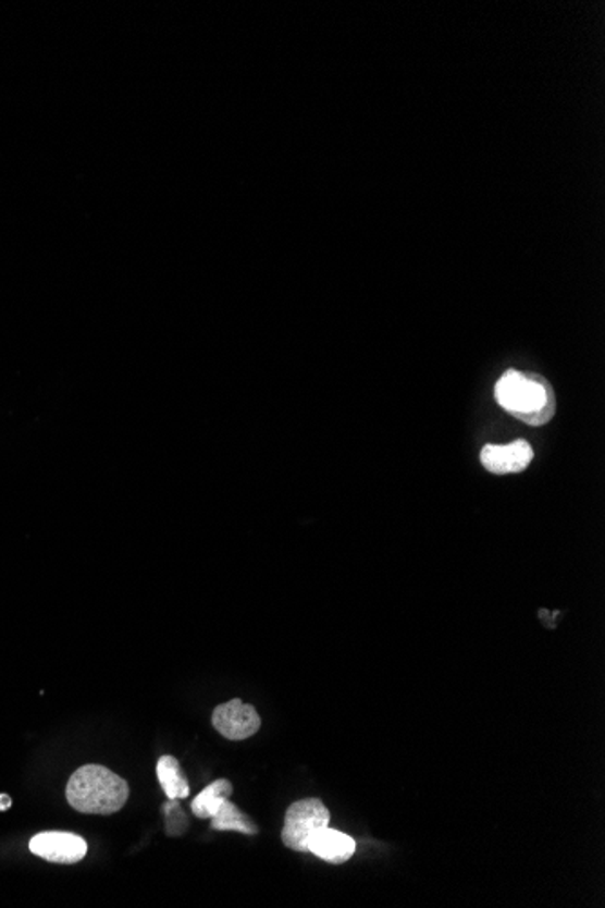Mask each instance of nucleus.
<instances>
[{
	"instance_id": "1",
	"label": "nucleus",
	"mask_w": 605,
	"mask_h": 908,
	"mask_svg": "<svg viewBox=\"0 0 605 908\" xmlns=\"http://www.w3.org/2000/svg\"><path fill=\"white\" fill-rule=\"evenodd\" d=\"M65 798L82 814L109 817L129 800V785L102 765H84L71 776Z\"/></svg>"
},
{
	"instance_id": "2",
	"label": "nucleus",
	"mask_w": 605,
	"mask_h": 908,
	"mask_svg": "<svg viewBox=\"0 0 605 908\" xmlns=\"http://www.w3.org/2000/svg\"><path fill=\"white\" fill-rule=\"evenodd\" d=\"M495 400L504 410L531 427H542L555 416L552 384L536 376L508 370L495 384Z\"/></svg>"
},
{
	"instance_id": "3",
	"label": "nucleus",
	"mask_w": 605,
	"mask_h": 908,
	"mask_svg": "<svg viewBox=\"0 0 605 908\" xmlns=\"http://www.w3.org/2000/svg\"><path fill=\"white\" fill-rule=\"evenodd\" d=\"M330 812L318 798L299 800L288 807L283 825L282 839L285 847L296 852H308V839L329 827Z\"/></svg>"
},
{
	"instance_id": "4",
	"label": "nucleus",
	"mask_w": 605,
	"mask_h": 908,
	"mask_svg": "<svg viewBox=\"0 0 605 908\" xmlns=\"http://www.w3.org/2000/svg\"><path fill=\"white\" fill-rule=\"evenodd\" d=\"M212 725L227 740L239 741L247 740L260 731L261 719L250 703L231 700L214 709Z\"/></svg>"
},
{
	"instance_id": "5",
	"label": "nucleus",
	"mask_w": 605,
	"mask_h": 908,
	"mask_svg": "<svg viewBox=\"0 0 605 908\" xmlns=\"http://www.w3.org/2000/svg\"><path fill=\"white\" fill-rule=\"evenodd\" d=\"M29 850L49 863L73 866L86 858L87 844L76 834L40 833L29 842Z\"/></svg>"
},
{
	"instance_id": "6",
	"label": "nucleus",
	"mask_w": 605,
	"mask_h": 908,
	"mask_svg": "<svg viewBox=\"0 0 605 908\" xmlns=\"http://www.w3.org/2000/svg\"><path fill=\"white\" fill-rule=\"evenodd\" d=\"M533 449L524 439L511 444H486L481 452V463L493 476H508L524 471L533 461Z\"/></svg>"
},
{
	"instance_id": "7",
	"label": "nucleus",
	"mask_w": 605,
	"mask_h": 908,
	"mask_svg": "<svg viewBox=\"0 0 605 908\" xmlns=\"http://www.w3.org/2000/svg\"><path fill=\"white\" fill-rule=\"evenodd\" d=\"M308 852H312V855L318 856L321 860L329 861V863L339 866V863H345L354 856L356 842L348 834L326 827L308 839Z\"/></svg>"
},
{
	"instance_id": "8",
	"label": "nucleus",
	"mask_w": 605,
	"mask_h": 908,
	"mask_svg": "<svg viewBox=\"0 0 605 908\" xmlns=\"http://www.w3.org/2000/svg\"><path fill=\"white\" fill-rule=\"evenodd\" d=\"M158 782L162 784L163 793L169 800H184L190 793L189 782L185 780L178 760L174 757H162L157 765Z\"/></svg>"
},
{
	"instance_id": "9",
	"label": "nucleus",
	"mask_w": 605,
	"mask_h": 908,
	"mask_svg": "<svg viewBox=\"0 0 605 908\" xmlns=\"http://www.w3.org/2000/svg\"><path fill=\"white\" fill-rule=\"evenodd\" d=\"M233 784L229 780H217L201 790L200 795L196 796L190 809L195 812L196 818L211 820L220 811L223 801L229 800V796L233 795Z\"/></svg>"
},
{
	"instance_id": "10",
	"label": "nucleus",
	"mask_w": 605,
	"mask_h": 908,
	"mask_svg": "<svg viewBox=\"0 0 605 908\" xmlns=\"http://www.w3.org/2000/svg\"><path fill=\"white\" fill-rule=\"evenodd\" d=\"M211 825L214 831H236V833L242 834L258 833L255 822L229 800L223 801L220 811L211 818Z\"/></svg>"
},
{
	"instance_id": "11",
	"label": "nucleus",
	"mask_w": 605,
	"mask_h": 908,
	"mask_svg": "<svg viewBox=\"0 0 605 908\" xmlns=\"http://www.w3.org/2000/svg\"><path fill=\"white\" fill-rule=\"evenodd\" d=\"M11 807L10 796L0 795V811H8Z\"/></svg>"
}]
</instances>
